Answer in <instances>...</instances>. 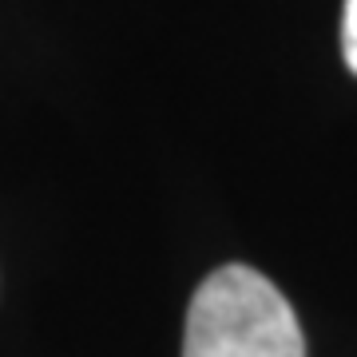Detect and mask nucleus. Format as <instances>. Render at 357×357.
Wrapping results in <instances>:
<instances>
[{
  "instance_id": "obj_1",
  "label": "nucleus",
  "mask_w": 357,
  "mask_h": 357,
  "mask_svg": "<svg viewBox=\"0 0 357 357\" xmlns=\"http://www.w3.org/2000/svg\"><path fill=\"white\" fill-rule=\"evenodd\" d=\"M183 357H306V337L286 294L266 274L230 262L195 290Z\"/></svg>"
},
{
  "instance_id": "obj_2",
  "label": "nucleus",
  "mask_w": 357,
  "mask_h": 357,
  "mask_svg": "<svg viewBox=\"0 0 357 357\" xmlns=\"http://www.w3.org/2000/svg\"><path fill=\"white\" fill-rule=\"evenodd\" d=\"M342 52L345 64L357 76V0H345V16H342Z\"/></svg>"
}]
</instances>
